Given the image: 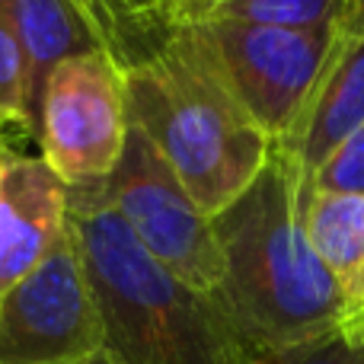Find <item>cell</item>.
<instances>
[{
  "label": "cell",
  "mask_w": 364,
  "mask_h": 364,
  "mask_svg": "<svg viewBox=\"0 0 364 364\" xmlns=\"http://www.w3.org/2000/svg\"><path fill=\"white\" fill-rule=\"evenodd\" d=\"M74 364H122V361H115L112 355H106V352H96V355H90V358L74 361Z\"/></svg>",
  "instance_id": "obj_18"
},
{
  "label": "cell",
  "mask_w": 364,
  "mask_h": 364,
  "mask_svg": "<svg viewBox=\"0 0 364 364\" xmlns=\"http://www.w3.org/2000/svg\"><path fill=\"white\" fill-rule=\"evenodd\" d=\"M13 134H26V132L19 125H13V122L0 119V164H4V157L10 151H16V147H13Z\"/></svg>",
  "instance_id": "obj_17"
},
{
  "label": "cell",
  "mask_w": 364,
  "mask_h": 364,
  "mask_svg": "<svg viewBox=\"0 0 364 364\" xmlns=\"http://www.w3.org/2000/svg\"><path fill=\"white\" fill-rule=\"evenodd\" d=\"M157 262L201 294H214L224 278V256L211 218L195 205L166 157L138 125H128L112 176L96 186Z\"/></svg>",
  "instance_id": "obj_4"
},
{
  "label": "cell",
  "mask_w": 364,
  "mask_h": 364,
  "mask_svg": "<svg viewBox=\"0 0 364 364\" xmlns=\"http://www.w3.org/2000/svg\"><path fill=\"white\" fill-rule=\"evenodd\" d=\"M182 4H186V0H173V13H176V23H179V10H182Z\"/></svg>",
  "instance_id": "obj_19"
},
{
  "label": "cell",
  "mask_w": 364,
  "mask_h": 364,
  "mask_svg": "<svg viewBox=\"0 0 364 364\" xmlns=\"http://www.w3.org/2000/svg\"><path fill=\"white\" fill-rule=\"evenodd\" d=\"M128 125L125 80L102 51L58 64L45 80L36 141L68 188H96L112 176Z\"/></svg>",
  "instance_id": "obj_6"
},
{
  "label": "cell",
  "mask_w": 364,
  "mask_h": 364,
  "mask_svg": "<svg viewBox=\"0 0 364 364\" xmlns=\"http://www.w3.org/2000/svg\"><path fill=\"white\" fill-rule=\"evenodd\" d=\"M211 45L227 83L272 144L294 132L323 74L336 38V19L310 29L250 26L230 19H192Z\"/></svg>",
  "instance_id": "obj_5"
},
{
  "label": "cell",
  "mask_w": 364,
  "mask_h": 364,
  "mask_svg": "<svg viewBox=\"0 0 364 364\" xmlns=\"http://www.w3.org/2000/svg\"><path fill=\"white\" fill-rule=\"evenodd\" d=\"M70 188L42 154L10 151L0 164V297L29 278L68 233Z\"/></svg>",
  "instance_id": "obj_9"
},
{
  "label": "cell",
  "mask_w": 364,
  "mask_h": 364,
  "mask_svg": "<svg viewBox=\"0 0 364 364\" xmlns=\"http://www.w3.org/2000/svg\"><path fill=\"white\" fill-rule=\"evenodd\" d=\"M364 125V0H342L336 13V38L323 74L297 119L294 132L282 141L297 170L316 176L326 157Z\"/></svg>",
  "instance_id": "obj_8"
},
{
  "label": "cell",
  "mask_w": 364,
  "mask_h": 364,
  "mask_svg": "<svg viewBox=\"0 0 364 364\" xmlns=\"http://www.w3.org/2000/svg\"><path fill=\"white\" fill-rule=\"evenodd\" d=\"M0 13L23 51L26 96L36 122L38 100L51 70L77 55L100 51V45L70 0H0Z\"/></svg>",
  "instance_id": "obj_11"
},
{
  "label": "cell",
  "mask_w": 364,
  "mask_h": 364,
  "mask_svg": "<svg viewBox=\"0 0 364 364\" xmlns=\"http://www.w3.org/2000/svg\"><path fill=\"white\" fill-rule=\"evenodd\" d=\"M240 364H364V342H348L342 333H333L282 352L243 355Z\"/></svg>",
  "instance_id": "obj_16"
},
{
  "label": "cell",
  "mask_w": 364,
  "mask_h": 364,
  "mask_svg": "<svg viewBox=\"0 0 364 364\" xmlns=\"http://www.w3.org/2000/svg\"><path fill=\"white\" fill-rule=\"evenodd\" d=\"M342 0H211L195 19H230L278 29H310L333 23ZM192 23V19H188Z\"/></svg>",
  "instance_id": "obj_13"
},
{
  "label": "cell",
  "mask_w": 364,
  "mask_h": 364,
  "mask_svg": "<svg viewBox=\"0 0 364 364\" xmlns=\"http://www.w3.org/2000/svg\"><path fill=\"white\" fill-rule=\"evenodd\" d=\"M90 26L96 45L112 64L125 70L138 68L176 29L170 0H70Z\"/></svg>",
  "instance_id": "obj_12"
},
{
  "label": "cell",
  "mask_w": 364,
  "mask_h": 364,
  "mask_svg": "<svg viewBox=\"0 0 364 364\" xmlns=\"http://www.w3.org/2000/svg\"><path fill=\"white\" fill-rule=\"evenodd\" d=\"M310 188L323 195H364V125L329 154Z\"/></svg>",
  "instance_id": "obj_15"
},
{
  "label": "cell",
  "mask_w": 364,
  "mask_h": 364,
  "mask_svg": "<svg viewBox=\"0 0 364 364\" xmlns=\"http://www.w3.org/2000/svg\"><path fill=\"white\" fill-rule=\"evenodd\" d=\"M170 10H173V0H170ZM173 16H176V13H173Z\"/></svg>",
  "instance_id": "obj_20"
},
{
  "label": "cell",
  "mask_w": 364,
  "mask_h": 364,
  "mask_svg": "<svg viewBox=\"0 0 364 364\" xmlns=\"http://www.w3.org/2000/svg\"><path fill=\"white\" fill-rule=\"evenodd\" d=\"M68 224L106 355L122 364L243 361L218 301L157 262L96 188H70Z\"/></svg>",
  "instance_id": "obj_2"
},
{
  "label": "cell",
  "mask_w": 364,
  "mask_h": 364,
  "mask_svg": "<svg viewBox=\"0 0 364 364\" xmlns=\"http://www.w3.org/2000/svg\"><path fill=\"white\" fill-rule=\"evenodd\" d=\"M0 119L13 122L29 138H36V122L26 96V61L4 13H0Z\"/></svg>",
  "instance_id": "obj_14"
},
{
  "label": "cell",
  "mask_w": 364,
  "mask_h": 364,
  "mask_svg": "<svg viewBox=\"0 0 364 364\" xmlns=\"http://www.w3.org/2000/svg\"><path fill=\"white\" fill-rule=\"evenodd\" d=\"M307 233L339 291V333L348 342H364V195L310 188Z\"/></svg>",
  "instance_id": "obj_10"
},
{
  "label": "cell",
  "mask_w": 364,
  "mask_h": 364,
  "mask_svg": "<svg viewBox=\"0 0 364 364\" xmlns=\"http://www.w3.org/2000/svg\"><path fill=\"white\" fill-rule=\"evenodd\" d=\"M102 352V329L74 233L0 297V364H74Z\"/></svg>",
  "instance_id": "obj_7"
},
{
  "label": "cell",
  "mask_w": 364,
  "mask_h": 364,
  "mask_svg": "<svg viewBox=\"0 0 364 364\" xmlns=\"http://www.w3.org/2000/svg\"><path fill=\"white\" fill-rule=\"evenodd\" d=\"M128 122L154 141L195 205L214 218L272 157L195 23H179L147 61L122 74Z\"/></svg>",
  "instance_id": "obj_3"
},
{
  "label": "cell",
  "mask_w": 364,
  "mask_h": 364,
  "mask_svg": "<svg viewBox=\"0 0 364 364\" xmlns=\"http://www.w3.org/2000/svg\"><path fill=\"white\" fill-rule=\"evenodd\" d=\"M307 201V176L272 144L262 173L211 218L224 256V278L211 297L243 355L339 333V291L310 243Z\"/></svg>",
  "instance_id": "obj_1"
}]
</instances>
